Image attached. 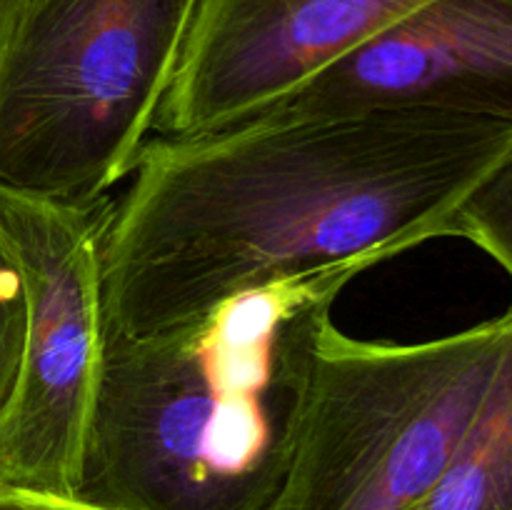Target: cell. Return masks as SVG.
<instances>
[{
  "instance_id": "cell-10",
  "label": "cell",
  "mask_w": 512,
  "mask_h": 510,
  "mask_svg": "<svg viewBox=\"0 0 512 510\" xmlns=\"http://www.w3.org/2000/svg\"><path fill=\"white\" fill-rule=\"evenodd\" d=\"M28 340V288L23 265L0 225V423L13 405Z\"/></svg>"
},
{
  "instance_id": "cell-8",
  "label": "cell",
  "mask_w": 512,
  "mask_h": 510,
  "mask_svg": "<svg viewBox=\"0 0 512 510\" xmlns=\"http://www.w3.org/2000/svg\"><path fill=\"white\" fill-rule=\"evenodd\" d=\"M418 510H512V340L478 418Z\"/></svg>"
},
{
  "instance_id": "cell-9",
  "label": "cell",
  "mask_w": 512,
  "mask_h": 510,
  "mask_svg": "<svg viewBox=\"0 0 512 510\" xmlns=\"http://www.w3.org/2000/svg\"><path fill=\"white\" fill-rule=\"evenodd\" d=\"M453 238L478 245L512 278V150L460 205Z\"/></svg>"
},
{
  "instance_id": "cell-4",
  "label": "cell",
  "mask_w": 512,
  "mask_h": 510,
  "mask_svg": "<svg viewBox=\"0 0 512 510\" xmlns=\"http://www.w3.org/2000/svg\"><path fill=\"white\" fill-rule=\"evenodd\" d=\"M512 308L418 343L325 328L288 480L273 510H418L478 418Z\"/></svg>"
},
{
  "instance_id": "cell-11",
  "label": "cell",
  "mask_w": 512,
  "mask_h": 510,
  "mask_svg": "<svg viewBox=\"0 0 512 510\" xmlns=\"http://www.w3.org/2000/svg\"><path fill=\"white\" fill-rule=\"evenodd\" d=\"M0 510H108L78 495L43 493V490L5 488L0 485Z\"/></svg>"
},
{
  "instance_id": "cell-5",
  "label": "cell",
  "mask_w": 512,
  "mask_h": 510,
  "mask_svg": "<svg viewBox=\"0 0 512 510\" xmlns=\"http://www.w3.org/2000/svg\"><path fill=\"white\" fill-rule=\"evenodd\" d=\"M113 200L53 203L0 190L28 288V340L0 423V485L73 495L105 348L100 243Z\"/></svg>"
},
{
  "instance_id": "cell-12",
  "label": "cell",
  "mask_w": 512,
  "mask_h": 510,
  "mask_svg": "<svg viewBox=\"0 0 512 510\" xmlns=\"http://www.w3.org/2000/svg\"><path fill=\"white\" fill-rule=\"evenodd\" d=\"M35 0H0V55L18 30L20 20L25 18Z\"/></svg>"
},
{
  "instance_id": "cell-1",
  "label": "cell",
  "mask_w": 512,
  "mask_h": 510,
  "mask_svg": "<svg viewBox=\"0 0 512 510\" xmlns=\"http://www.w3.org/2000/svg\"><path fill=\"white\" fill-rule=\"evenodd\" d=\"M512 150V123L425 108L268 118L150 138L100 243L108 343L220 300L453 238L468 195Z\"/></svg>"
},
{
  "instance_id": "cell-7",
  "label": "cell",
  "mask_w": 512,
  "mask_h": 510,
  "mask_svg": "<svg viewBox=\"0 0 512 510\" xmlns=\"http://www.w3.org/2000/svg\"><path fill=\"white\" fill-rule=\"evenodd\" d=\"M373 108L512 123V0H428L250 120Z\"/></svg>"
},
{
  "instance_id": "cell-2",
  "label": "cell",
  "mask_w": 512,
  "mask_h": 510,
  "mask_svg": "<svg viewBox=\"0 0 512 510\" xmlns=\"http://www.w3.org/2000/svg\"><path fill=\"white\" fill-rule=\"evenodd\" d=\"M368 260L240 290L105 348L75 493L108 510H273L325 328Z\"/></svg>"
},
{
  "instance_id": "cell-3",
  "label": "cell",
  "mask_w": 512,
  "mask_h": 510,
  "mask_svg": "<svg viewBox=\"0 0 512 510\" xmlns=\"http://www.w3.org/2000/svg\"><path fill=\"white\" fill-rule=\"evenodd\" d=\"M198 0H35L0 55V190L95 205L130 178Z\"/></svg>"
},
{
  "instance_id": "cell-6",
  "label": "cell",
  "mask_w": 512,
  "mask_h": 510,
  "mask_svg": "<svg viewBox=\"0 0 512 510\" xmlns=\"http://www.w3.org/2000/svg\"><path fill=\"white\" fill-rule=\"evenodd\" d=\"M425 3L198 0L153 138H190L255 118Z\"/></svg>"
}]
</instances>
